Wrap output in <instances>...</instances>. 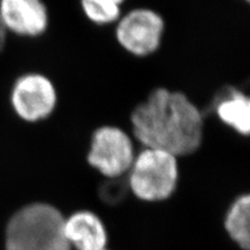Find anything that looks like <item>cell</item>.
<instances>
[{
	"instance_id": "1",
	"label": "cell",
	"mask_w": 250,
	"mask_h": 250,
	"mask_svg": "<svg viewBox=\"0 0 250 250\" xmlns=\"http://www.w3.org/2000/svg\"><path fill=\"white\" fill-rule=\"evenodd\" d=\"M129 121L136 142L178 159L197 152L205 140V115L182 91L165 87L151 90L132 109Z\"/></svg>"
},
{
	"instance_id": "2",
	"label": "cell",
	"mask_w": 250,
	"mask_h": 250,
	"mask_svg": "<svg viewBox=\"0 0 250 250\" xmlns=\"http://www.w3.org/2000/svg\"><path fill=\"white\" fill-rule=\"evenodd\" d=\"M4 249L71 250L65 234V218L48 203L23 207L6 224Z\"/></svg>"
},
{
	"instance_id": "3",
	"label": "cell",
	"mask_w": 250,
	"mask_h": 250,
	"mask_svg": "<svg viewBox=\"0 0 250 250\" xmlns=\"http://www.w3.org/2000/svg\"><path fill=\"white\" fill-rule=\"evenodd\" d=\"M129 192L144 201H163L176 190L178 158L167 151L145 148L137 152L125 176Z\"/></svg>"
},
{
	"instance_id": "4",
	"label": "cell",
	"mask_w": 250,
	"mask_h": 250,
	"mask_svg": "<svg viewBox=\"0 0 250 250\" xmlns=\"http://www.w3.org/2000/svg\"><path fill=\"white\" fill-rule=\"evenodd\" d=\"M136 141L118 125H101L92 132L87 161L106 179L125 177L136 158Z\"/></svg>"
},
{
	"instance_id": "5",
	"label": "cell",
	"mask_w": 250,
	"mask_h": 250,
	"mask_svg": "<svg viewBox=\"0 0 250 250\" xmlns=\"http://www.w3.org/2000/svg\"><path fill=\"white\" fill-rule=\"evenodd\" d=\"M166 22L150 7H135L123 13L115 24V39L121 48L136 58H148L163 44Z\"/></svg>"
},
{
	"instance_id": "6",
	"label": "cell",
	"mask_w": 250,
	"mask_h": 250,
	"mask_svg": "<svg viewBox=\"0 0 250 250\" xmlns=\"http://www.w3.org/2000/svg\"><path fill=\"white\" fill-rule=\"evenodd\" d=\"M59 93L48 76L38 72L21 75L13 85L11 104L19 118L27 123L48 119L57 109Z\"/></svg>"
},
{
	"instance_id": "7",
	"label": "cell",
	"mask_w": 250,
	"mask_h": 250,
	"mask_svg": "<svg viewBox=\"0 0 250 250\" xmlns=\"http://www.w3.org/2000/svg\"><path fill=\"white\" fill-rule=\"evenodd\" d=\"M0 17L7 33L24 38L43 36L50 21L44 0H0Z\"/></svg>"
},
{
	"instance_id": "8",
	"label": "cell",
	"mask_w": 250,
	"mask_h": 250,
	"mask_svg": "<svg viewBox=\"0 0 250 250\" xmlns=\"http://www.w3.org/2000/svg\"><path fill=\"white\" fill-rule=\"evenodd\" d=\"M218 120L241 137L250 132V98L236 87H226L219 92L212 105Z\"/></svg>"
},
{
	"instance_id": "9",
	"label": "cell",
	"mask_w": 250,
	"mask_h": 250,
	"mask_svg": "<svg viewBox=\"0 0 250 250\" xmlns=\"http://www.w3.org/2000/svg\"><path fill=\"white\" fill-rule=\"evenodd\" d=\"M65 234L70 247L76 250H105L107 232L100 218L81 210L65 219Z\"/></svg>"
},
{
	"instance_id": "10",
	"label": "cell",
	"mask_w": 250,
	"mask_h": 250,
	"mask_svg": "<svg viewBox=\"0 0 250 250\" xmlns=\"http://www.w3.org/2000/svg\"><path fill=\"white\" fill-rule=\"evenodd\" d=\"M250 197L248 194L241 195L233 201L225 218V229L233 242L244 250L250 244Z\"/></svg>"
},
{
	"instance_id": "11",
	"label": "cell",
	"mask_w": 250,
	"mask_h": 250,
	"mask_svg": "<svg viewBox=\"0 0 250 250\" xmlns=\"http://www.w3.org/2000/svg\"><path fill=\"white\" fill-rule=\"evenodd\" d=\"M126 0H80L81 9L91 23L98 26L116 24Z\"/></svg>"
},
{
	"instance_id": "12",
	"label": "cell",
	"mask_w": 250,
	"mask_h": 250,
	"mask_svg": "<svg viewBox=\"0 0 250 250\" xmlns=\"http://www.w3.org/2000/svg\"><path fill=\"white\" fill-rule=\"evenodd\" d=\"M129 192L126 178L106 179V182L100 188V197L108 205H117L123 200Z\"/></svg>"
},
{
	"instance_id": "13",
	"label": "cell",
	"mask_w": 250,
	"mask_h": 250,
	"mask_svg": "<svg viewBox=\"0 0 250 250\" xmlns=\"http://www.w3.org/2000/svg\"><path fill=\"white\" fill-rule=\"evenodd\" d=\"M6 36H7V31L3 25L1 17H0V52H1L4 48L5 43H6Z\"/></svg>"
},
{
	"instance_id": "14",
	"label": "cell",
	"mask_w": 250,
	"mask_h": 250,
	"mask_svg": "<svg viewBox=\"0 0 250 250\" xmlns=\"http://www.w3.org/2000/svg\"><path fill=\"white\" fill-rule=\"evenodd\" d=\"M243 1H245V2H249V0H243Z\"/></svg>"
},
{
	"instance_id": "15",
	"label": "cell",
	"mask_w": 250,
	"mask_h": 250,
	"mask_svg": "<svg viewBox=\"0 0 250 250\" xmlns=\"http://www.w3.org/2000/svg\"><path fill=\"white\" fill-rule=\"evenodd\" d=\"M105 250H107V249H105Z\"/></svg>"
}]
</instances>
